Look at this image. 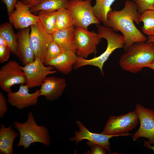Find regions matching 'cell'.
I'll return each instance as SVG.
<instances>
[{"label":"cell","instance_id":"1","mask_svg":"<svg viewBox=\"0 0 154 154\" xmlns=\"http://www.w3.org/2000/svg\"><path fill=\"white\" fill-rule=\"evenodd\" d=\"M141 14L137 10L136 4L133 1L127 0L123 8L119 11H112L107 15V27L114 31H119L125 40L124 48L125 52L133 43L138 42H146L147 38L136 27L140 23Z\"/></svg>","mask_w":154,"mask_h":154},{"label":"cell","instance_id":"2","mask_svg":"<svg viewBox=\"0 0 154 154\" xmlns=\"http://www.w3.org/2000/svg\"><path fill=\"white\" fill-rule=\"evenodd\" d=\"M154 62V42H138L132 44L121 57L119 64L123 70L137 73Z\"/></svg>","mask_w":154,"mask_h":154},{"label":"cell","instance_id":"3","mask_svg":"<svg viewBox=\"0 0 154 154\" xmlns=\"http://www.w3.org/2000/svg\"><path fill=\"white\" fill-rule=\"evenodd\" d=\"M96 26L100 37L105 39L107 41L106 50L99 56L90 59L78 56L74 66L76 68L87 65L96 66L99 68L103 75V68L104 63L115 50L124 48L125 42L123 36L116 33L112 29L99 25Z\"/></svg>","mask_w":154,"mask_h":154},{"label":"cell","instance_id":"4","mask_svg":"<svg viewBox=\"0 0 154 154\" xmlns=\"http://www.w3.org/2000/svg\"><path fill=\"white\" fill-rule=\"evenodd\" d=\"M15 128L18 131L20 138L17 147L23 146L24 149L29 148L33 143H40L45 146L50 143V136L47 128L36 123L31 112L28 114L27 120L23 123L15 121Z\"/></svg>","mask_w":154,"mask_h":154},{"label":"cell","instance_id":"5","mask_svg":"<svg viewBox=\"0 0 154 154\" xmlns=\"http://www.w3.org/2000/svg\"><path fill=\"white\" fill-rule=\"evenodd\" d=\"M135 110L123 115L109 117L102 133L118 136L132 135L128 132L135 128L139 122Z\"/></svg>","mask_w":154,"mask_h":154},{"label":"cell","instance_id":"6","mask_svg":"<svg viewBox=\"0 0 154 154\" xmlns=\"http://www.w3.org/2000/svg\"><path fill=\"white\" fill-rule=\"evenodd\" d=\"M91 0H70L68 9L72 16L74 26L88 29L91 25H99L95 15Z\"/></svg>","mask_w":154,"mask_h":154},{"label":"cell","instance_id":"7","mask_svg":"<svg viewBox=\"0 0 154 154\" xmlns=\"http://www.w3.org/2000/svg\"><path fill=\"white\" fill-rule=\"evenodd\" d=\"M46 66L40 58H36L32 62L24 66H20L25 75L26 84L29 88L41 86L48 75L56 72V70H53L54 67Z\"/></svg>","mask_w":154,"mask_h":154},{"label":"cell","instance_id":"8","mask_svg":"<svg viewBox=\"0 0 154 154\" xmlns=\"http://www.w3.org/2000/svg\"><path fill=\"white\" fill-rule=\"evenodd\" d=\"M135 110L139 118L140 126L132 135V139L136 141L140 137H145L148 139L150 145H154V110L138 103L136 104Z\"/></svg>","mask_w":154,"mask_h":154},{"label":"cell","instance_id":"9","mask_svg":"<svg viewBox=\"0 0 154 154\" xmlns=\"http://www.w3.org/2000/svg\"><path fill=\"white\" fill-rule=\"evenodd\" d=\"M74 35L76 44V54L79 57L87 58L94 53L101 40L98 33L79 27H76Z\"/></svg>","mask_w":154,"mask_h":154},{"label":"cell","instance_id":"10","mask_svg":"<svg viewBox=\"0 0 154 154\" xmlns=\"http://www.w3.org/2000/svg\"><path fill=\"white\" fill-rule=\"evenodd\" d=\"M30 43L35 58H39L44 62L47 48L53 40V36L45 30L39 20L30 26Z\"/></svg>","mask_w":154,"mask_h":154},{"label":"cell","instance_id":"11","mask_svg":"<svg viewBox=\"0 0 154 154\" xmlns=\"http://www.w3.org/2000/svg\"><path fill=\"white\" fill-rule=\"evenodd\" d=\"M19 63L10 60L0 69V87L7 93L11 91L12 87L15 84L26 83L25 74Z\"/></svg>","mask_w":154,"mask_h":154},{"label":"cell","instance_id":"12","mask_svg":"<svg viewBox=\"0 0 154 154\" xmlns=\"http://www.w3.org/2000/svg\"><path fill=\"white\" fill-rule=\"evenodd\" d=\"M29 88L25 84H21L18 91L8 93V101L12 106L20 110L36 104L40 96L39 90L34 92H29Z\"/></svg>","mask_w":154,"mask_h":154},{"label":"cell","instance_id":"13","mask_svg":"<svg viewBox=\"0 0 154 154\" xmlns=\"http://www.w3.org/2000/svg\"><path fill=\"white\" fill-rule=\"evenodd\" d=\"M10 22L17 29H21L30 27L39 21L38 15L33 14L30 8L18 1L15 10L9 16Z\"/></svg>","mask_w":154,"mask_h":154},{"label":"cell","instance_id":"14","mask_svg":"<svg viewBox=\"0 0 154 154\" xmlns=\"http://www.w3.org/2000/svg\"><path fill=\"white\" fill-rule=\"evenodd\" d=\"M76 123L80 130L75 132V136L70 139V141H74L78 144L83 139H87L89 141L102 145L108 151H111L109 139L117 136L93 133L89 131L80 121H77Z\"/></svg>","mask_w":154,"mask_h":154},{"label":"cell","instance_id":"15","mask_svg":"<svg viewBox=\"0 0 154 154\" xmlns=\"http://www.w3.org/2000/svg\"><path fill=\"white\" fill-rule=\"evenodd\" d=\"M40 90V96L49 101L59 98L66 86L65 79L55 76L46 77L41 84Z\"/></svg>","mask_w":154,"mask_h":154},{"label":"cell","instance_id":"16","mask_svg":"<svg viewBox=\"0 0 154 154\" xmlns=\"http://www.w3.org/2000/svg\"><path fill=\"white\" fill-rule=\"evenodd\" d=\"M30 30L29 27L20 29L16 34L17 40L16 56L24 65L32 62L35 59L30 43Z\"/></svg>","mask_w":154,"mask_h":154},{"label":"cell","instance_id":"17","mask_svg":"<svg viewBox=\"0 0 154 154\" xmlns=\"http://www.w3.org/2000/svg\"><path fill=\"white\" fill-rule=\"evenodd\" d=\"M78 58L76 52L66 51L62 52L55 58L45 60L43 62L45 65L53 66L60 73L67 75L72 71Z\"/></svg>","mask_w":154,"mask_h":154},{"label":"cell","instance_id":"18","mask_svg":"<svg viewBox=\"0 0 154 154\" xmlns=\"http://www.w3.org/2000/svg\"><path fill=\"white\" fill-rule=\"evenodd\" d=\"M74 26L56 31L52 35L53 40L58 44L62 52L70 51L76 52L77 47Z\"/></svg>","mask_w":154,"mask_h":154},{"label":"cell","instance_id":"19","mask_svg":"<svg viewBox=\"0 0 154 154\" xmlns=\"http://www.w3.org/2000/svg\"><path fill=\"white\" fill-rule=\"evenodd\" d=\"M19 132L15 131L13 125L5 127L1 124L0 129V153L13 154V144L15 139L17 137Z\"/></svg>","mask_w":154,"mask_h":154},{"label":"cell","instance_id":"20","mask_svg":"<svg viewBox=\"0 0 154 154\" xmlns=\"http://www.w3.org/2000/svg\"><path fill=\"white\" fill-rule=\"evenodd\" d=\"M68 0H42L36 6L30 8L32 13H37L42 11H57L63 8H67Z\"/></svg>","mask_w":154,"mask_h":154},{"label":"cell","instance_id":"21","mask_svg":"<svg viewBox=\"0 0 154 154\" xmlns=\"http://www.w3.org/2000/svg\"><path fill=\"white\" fill-rule=\"evenodd\" d=\"M96 3L93 7L95 16L104 26L108 25L107 15L112 11L111 6L116 0H95Z\"/></svg>","mask_w":154,"mask_h":154},{"label":"cell","instance_id":"22","mask_svg":"<svg viewBox=\"0 0 154 154\" xmlns=\"http://www.w3.org/2000/svg\"><path fill=\"white\" fill-rule=\"evenodd\" d=\"M0 36L7 42L9 46L11 52L16 55L17 40L15 34L11 23H5L0 26Z\"/></svg>","mask_w":154,"mask_h":154},{"label":"cell","instance_id":"23","mask_svg":"<svg viewBox=\"0 0 154 154\" xmlns=\"http://www.w3.org/2000/svg\"><path fill=\"white\" fill-rule=\"evenodd\" d=\"M57 12L42 11L37 13L43 27L51 35L56 31Z\"/></svg>","mask_w":154,"mask_h":154},{"label":"cell","instance_id":"24","mask_svg":"<svg viewBox=\"0 0 154 154\" xmlns=\"http://www.w3.org/2000/svg\"><path fill=\"white\" fill-rule=\"evenodd\" d=\"M74 26V22L72 14L67 8H63L57 11L56 31Z\"/></svg>","mask_w":154,"mask_h":154},{"label":"cell","instance_id":"25","mask_svg":"<svg viewBox=\"0 0 154 154\" xmlns=\"http://www.w3.org/2000/svg\"><path fill=\"white\" fill-rule=\"evenodd\" d=\"M140 21L143 23L142 32L149 36H154V9L145 11L141 14Z\"/></svg>","mask_w":154,"mask_h":154},{"label":"cell","instance_id":"26","mask_svg":"<svg viewBox=\"0 0 154 154\" xmlns=\"http://www.w3.org/2000/svg\"><path fill=\"white\" fill-rule=\"evenodd\" d=\"M62 52L59 45L53 40L47 48L44 61L54 59L60 54Z\"/></svg>","mask_w":154,"mask_h":154},{"label":"cell","instance_id":"27","mask_svg":"<svg viewBox=\"0 0 154 154\" xmlns=\"http://www.w3.org/2000/svg\"><path fill=\"white\" fill-rule=\"evenodd\" d=\"M136 4L138 12L141 14L145 11L154 9V0H133Z\"/></svg>","mask_w":154,"mask_h":154},{"label":"cell","instance_id":"28","mask_svg":"<svg viewBox=\"0 0 154 154\" xmlns=\"http://www.w3.org/2000/svg\"><path fill=\"white\" fill-rule=\"evenodd\" d=\"M11 50L7 44H0V62L3 63L7 61L9 57Z\"/></svg>","mask_w":154,"mask_h":154},{"label":"cell","instance_id":"29","mask_svg":"<svg viewBox=\"0 0 154 154\" xmlns=\"http://www.w3.org/2000/svg\"><path fill=\"white\" fill-rule=\"evenodd\" d=\"M87 144L91 147V150L86 153V154H105L106 150L102 145L94 143L88 141Z\"/></svg>","mask_w":154,"mask_h":154},{"label":"cell","instance_id":"30","mask_svg":"<svg viewBox=\"0 0 154 154\" xmlns=\"http://www.w3.org/2000/svg\"><path fill=\"white\" fill-rule=\"evenodd\" d=\"M6 6L8 15L9 16L14 11L17 0H1Z\"/></svg>","mask_w":154,"mask_h":154},{"label":"cell","instance_id":"31","mask_svg":"<svg viewBox=\"0 0 154 154\" xmlns=\"http://www.w3.org/2000/svg\"><path fill=\"white\" fill-rule=\"evenodd\" d=\"M7 111V102L5 96L0 92V117L3 118Z\"/></svg>","mask_w":154,"mask_h":154},{"label":"cell","instance_id":"32","mask_svg":"<svg viewBox=\"0 0 154 154\" xmlns=\"http://www.w3.org/2000/svg\"><path fill=\"white\" fill-rule=\"evenodd\" d=\"M42 0H21L25 5L30 8L33 7L40 3Z\"/></svg>","mask_w":154,"mask_h":154},{"label":"cell","instance_id":"33","mask_svg":"<svg viewBox=\"0 0 154 154\" xmlns=\"http://www.w3.org/2000/svg\"><path fill=\"white\" fill-rule=\"evenodd\" d=\"M144 145L145 147L149 149L152 150L154 153V145H150L148 141L147 140H145L144 141Z\"/></svg>","mask_w":154,"mask_h":154},{"label":"cell","instance_id":"34","mask_svg":"<svg viewBox=\"0 0 154 154\" xmlns=\"http://www.w3.org/2000/svg\"><path fill=\"white\" fill-rule=\"evenodd\" d=\"M147 42H154V36H149L147 37V39L146 41Z\"/></svg>","mask_w":154,"mask_h":154},{"label":"cell","instance_id":"35","mask_svg":"<svg viewBox=\"0 0 154 154\" xmlns=\"http://www.w3.org/2000/svg\"><path fill=\"white\" fill-rule=\"evenodd\" d=\"M148 67L154 70V62Z\"/></svg>","mask_w":154,"mask_h":154}]
</instances>
